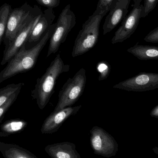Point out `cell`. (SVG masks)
Segmentation results:
<instances>
[{
	"instance_id": "9c48e42d",
	"label": "cell",
	"mask_w": 158,
	"mask_h": 158,
	"mask_svg": "<svg viewBox=\"0 0 158 158\" xmlns=\"http://www.w3.org/2000/svg\"><path fill=\"white\" fill-rule=\"evenodd\" d=\"M128 92H145L158 89V73L141 72L113 86Z\"/></svg>"
},
{
	"instance_id": "d4e9b609",
	"label": "cell",
	"mask_w": 158,
	"mask_h": 158,
	"mask_svg": "<svg viewBox=\"0 0 158 158\" xmlns=\"http://www.w3.org/2000/svg\"><path fill=\"white\" fill-rule=\"evenodd\" d=\"M41 5L47 8H55L60 4V0H36Z\"/></svg>"
},
{
	"instance_id": "30bf717a",
	"label": "cell",
	"mask_w": 158,
	"mask_h": 158,
	"mask_svg": "<svg viewBox=\"0 0 158 158\" xmlns=\"http://www.w3.org/2000/svg\"><path fill=\"white\" fill-rule=\"evenodd\" d=\"M142 1L137 0L135 2L131 11L123 19L120 27L115 32L111 40V43L123 42L133 34L142 18L143 10Z\"/></svg>"
},
{
	"instance_id": "52a82bcc",
	"label": "cell",
	"mask_w": 158,
	"mask_h": 158,
	"mask_svg": "<svg viewBox=\"0 0 158 158\" xmlns=\"http://www.w3.org/2000/svg\"><path fill=\"white\" fill-rule=\"evenodd\" d=\"M35 11V8L26 3L22 6L12 9L7 20L6 30L4 36L5 48L9 45L30 17Z\"/></svg>"
},
{
	"instance_id": "4316f807",
	"label": "cell",
	"mask_w": 158,
	"mask_h": 158,
	"mask_svg": "<svg viewBox=\"0 0 158 158\" xmlns=\"http://www.w3.org/2000/svg\"><path fill=\"white\" fill-rule=\"evenodd\" d=\"M153 151L155 154H156L158 156V147H154V148H153Z\"/></svg>"
},
{
	"instance_id": "277c9868",
	"label": "cell",
	"mask_w": 158,
	"mask_h": 158,
	"mask_svg": "<svg viewBox=\"0 0 158 158\" xmlns=\"http://www.w3.org/2000/svg\"><path fill=\"white\" fill-rule=\"evenodd\" d=\"M86 82V72L81 69L72 78H69L58 94V101L54 111L71 106L83 93Z\"/></svg>"
},
{
	"instance_id": "e0dca14e",
	"label": "cell",
	"mask_w": 158,
	"mask_h": 158,
	"mask_svg": "<svg viewBox=\"0 0 158 158\" xmlns=\"http://www.w3.org/2000/svg\"><path fill=\"white\" fill-rule=\"evenodd\" d=\"M26 121L15 119L6 121L0 125V137H5L23 131L27 126Z\"/></svg>"
},
{
	"instance_id": "cb8c5ba5",
	"label": "cell",
	"mask_w": 158,
	"mask_h": 158,
	"mask_svg": "<svg viewBox=\"0 0 158 158\" xmlns=\"http://www.w3.org/2000/svg\"><path fill=\"white\" fill-rule=\"evenodd\" d=\"M144 40L148 42L158 43V27L150 31L145 36Z\"/></svg>"
},
{
	"instance_id": "8992f818",
	"label": "cell",
	"mask_w": 158,
	"mask_h": 158,
	"mask_svg": "<svg viewBox=\"0 0 158 158\" xmlns=\"http://www.w3.org/2000/svg\"><path fill=\"white\" fill-rule=\"evenodd\" d=\"M90 133L91 147L95 155L106 158L116 156L118 145L111 135L98 126L93 127Z\"/></svg>"
},
{
	"instance_id": "8fae6325",
	"label": "cell",
	"mask_w": 158,
	"mask_h": 158,
	"mask_svg": "<svg viewBox=\"0 0 158 158\" xmlns=\"http://www.w3.org/2000/svg\"><path fill=\"white\" fill-rule=\"evenodd\" d=\"M81 107H68L58 111H54L44 122L41 128L42 134H51L56 132L69 118L78 112Z\"/></svg>"
},
{
	"instance_id": "83f0119b",
	"label": "cell",
	"mask_w": 158,
	"mask_h": 158,
	"mask_svg": "<svg viewBox=\"0 0 158 158\" xmlns=\"http://www.w3.org/2000/svg\"><path fill=\"white\" fill-rule=\"evenodd\" d=\"M136 1H137V0H133L134 2H136Z\"/></svg>"
},
{
	"instance_id": "44dd1931",
	"label": "cell",
	"mask_w": 158,
	"mask_h": 158,
	"mask_svg": "<svg viewBox=\"0 0 158 158\" xmlns=\"http://www.w3.org/2000/svg\"><path fill=\"white\" fill-rule=\"evenodd\" d=\"M20 92V91H19L14 94L5 104L0 107V123L4 118L6 113L16 100Z\"/></svg>"
},
{
	"instance_id": "5b68a950",
	"label": "cell",
	"mask_w": 158,
	"mask_h": 158,
	"mask_svg": "<svg viewBox=\"0 0 158 158\" xmlns=\"http://www.w3.org/2000/svg\"><path fill=\"white\" fill-rule=\"evenodd\" d=\"M76 24V15L70 9V5L68 4L59 15L50 38L47 58L58 51L60 45L65 41L69 33Z\"/></svg>"
},
{
	"instance_id": "2e32d148",
	"label": "cell",
	"mask_w": 158,
	"mask_h": 158,
	"mask_svg": "<svg viewBox=\"0 0 158 158\" xmlns=\"http://www.w3.org/2000/svg\"><path fill=\"white\" fill-rule=\"evenodd\" d=\"M127 52L140 60L158 59V46L136 44L129 48Z\"/></svg>"
},
{
	"instance_id": "9a60e30c",
	"label": "cell",
	"mask_w": 158,
	"mask_h": 158,
	"mask_svg": "<svg viewBox=\"0 0 158 158\" xmlns=\"http://www.w3.org/2000/svg\"><path fill=\"white\" fill-rule=\"evenodd\" d=\"M0 152L5 158H38L28 150L12 143L0 142Z\"/></svg>"
},
{
	"instance_id": "6da1fadb",
	"label": "cell",
	"mask_w": 158,
	"mask_h": 158,
	"mask_svg": "<svg viewBox=\"0 0 158 158\" xmlns=\"http://www.w3.org/2000/svg\"><path fill=\"white\" fill-rule=\"evenodd\" d=\"M56 25V23L52 24L40 41L32 48L26 49V44L22 45L8 62L6 66L0 72V83L17 74L29 71L34 67L41 52L51 38Z\"/></svg>"
},
{
	"instance_id": "ffe728a7",
	"label": "cell",
	"mask_w": 158,
	"mask_h": 158,
	"mask_svg": "<svg viewBox=\"0 0 158 158\" xmlns=\"http://www.w3.org/2000/svg\"><path fill=\"white\" fill-rule=\"evenodd\" d=\"M97 70L99 73L98 80L99 81L106 79L109 76L111 70V66L106 61H101L97 65Z\"/></svg>"
},
{
	"instance_id": "7a4b0ae2",
	"label": "cell",
	"mask_w": 158,
	"mask_h": 158,
	"mask_svg": "<svg viewBox=\"0 0 158 158\" xmlns=\"http://www.w3.org/2000/svg\"><path fill=\"white\" fill-rule=\"evenodd\" d=\"M70 66L64 64L58 54L44 74L37 79L34 89L31 91L32 100H36L38 107L43 110L49 103L55 92L57 79L61 74L69 71Z\"/></svg>"
},
{
	"instance_id": "7402d4cb",
	"label": "cell",
	"mask_w": 158,
	"mask_h": 158,
	"mask_svg": "<svg viewBox=\"0 0 158 158\" xmlns=\"http://www.w3.org/2000/svg\"><path fill=\"white\" fill-rule=\"evenodd\" d=\"M158 0H144L142 18H145L152 12L156 6Z\"/></svg>"
},
{
	"instance_id": "484cf974",
	"label": "cell",
	"mask_w": 158,
	"mask_h": 158,
	"mask_svg": "<svg viewBox=\"0 0 158 158\" xmlns=\"http://www.w3.org/2000/svg\"><path fill=\"white\" fill-rule=\"evenodd\" d=\"M150 115L153 117L158 119V105L152 109L150 112Z\"/></svg>"
},
{
	"instance_id": "3957f363",
	"label": "cell",
	"mask_w": 158,
	"mask_h": 158,
	"mask_svg": "<svg viewBox=\"0 0 158 158\" xmlns=\"http://www.w3.org/2000/svg\"><path fill=\"white\" fill-rule=\"evenodd\" d=\"M107 13L96 9L83 24L75 40L72 53L73 58L84 54L94 47L98 41L101 20Z\"/></svg>"
},
{
	"instance_id": "4fadbf2b",
	"label": "cell",
	"mask_w": 158,
	"mask_h": 158,
	"mask_svg": "<svg viewBox=\"0 0 158 158\" xmlns=\"http://www.w3.org/2000/svg\"><path fill=\"white\" fill-rule=\"evenodd\" d=\"M53 8H48L42 13L28 39L29 43L36 42L40 40L55 19Z\"/></svg>"
},
{
	"instance_id": "603a6c76",
	"label": "cell",
	"mask_w": 158,
	"mask_h": 158,
	"mask_svg": "<svg viewBox=\"0 0 158 158\" xmlns=\"http://www.w3.org/2000/svg\"><path fill=\"white\" fill-rule=\"evenodd\" d=\"M118 1V0H99L96 9L109 12Z\"/></svg>"
},
{
	"instance_id": "7c38bea8",
	"label": "cell",
	"mask_w": 158,
	"mask_h": 158,
	"mask_svg": "<svg viewBox=\"0 0 158 158\" xmlns=\"http://www.w3.org/2000/svg\"><path fill=\"white\" fill-rule=\"evenodd\" d=\"M131 0H118L110 10L103 26V34L113 30L126 17Z\"/></svg>"
},
{
	"instance_id": "ac0fdd59",
	"label": "cell",
	"mask_w": 158,
	"mask_h": 158,
	"mask_svg": "<svg viewBox=\"0 0 158 158\" xmlns=\"http://www.w3.org/2000/svg\"><path fill=\"white\" fill-rule=\"evenodd\" d=\"M24 83H12L0 89V107L5 104L14 94L21 91Z\"/></svg>"
},
{
	"instance_id": "ba28073f",
	"label": "cell",
	"mask_w": 158,
	"mask_h": 158,
	"mask_svg": "<svg viewBox=\"0 0 158 158\" xmlns=\"http://www.w3.org/2000/svg\"><path fill=\"white\" fill-rule=\"evenodd\" d=\"M42 13L43 12L41 11L38 12L35 10L11 43L7 47L5 48L1 63L2 66L8 63L19 51L22 45L27 41L32 29L40 19Z\"/></svg>"
},
{
	"instance_id": "d6986e66",
	"label": "cell",
	"mask_w": 158,
	"mask_h": 158,
	"mask_svg": "<svg viewBox=\"0 0 158 158\" xmlns=\"http://www.w3.org/2000/svg\"><path fill=\"white\" fill-rule=\"evenodd\" d=\"M12 10L11 5L7 3L0 6V46L5 34L8 16Z\"/></svg>"
},
{
	"instance_id": "5bb4252c",
	"label": "cell",
	"mask_w": 158,
	"mask_h": 158,
	"mask_svg": "<svg viewBox=\"0 0 158 158\" xmlns=\"http://www.w3.org/2000/svg\"><path fill=\"white\" fill-rule=\"evenodd\" d=\"M45 152L52 158H81L76 150V145L70 142H63L48 145Z\"/></svg>"
}]
</instances>
